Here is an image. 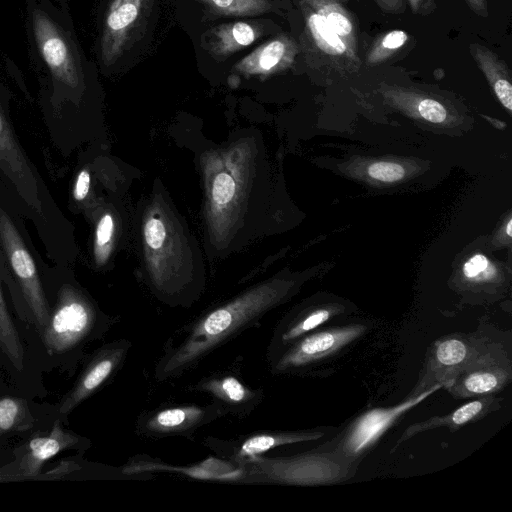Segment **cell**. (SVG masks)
I'll use <instances>...</instances> for the list:
<instances>
[{"mask_svg": "<svg viewBox=\"0 0 512 512\" xmlns=\"http://www.w3.org/2000/svg\"><path fill=\"white\" fill-rule=\"evenodd\" d=\"M79 469L78 463L73 460H63L56 467L46 473L49 478H61Z\"/></svg>", "mask_w": 512, "mask_h": 512, "instance_id": "cell-33", "label": "cell"}, {"mask_svg": "<svg viewBox=\"0 0 512 512\" xmlns=\"http://www.w3.org/2000/svg\"><path fill=\"white\" fill-rule=\"evenodd\" d=\"M512 379V363L503 343L489 347L460 371L446 386L454 398L467 399L501 391Z\"/></svg>", "mask_w": 512, "mask_h": 512, "instance_id": "cell-8", "label": "cell"}, {"mask_svg": "<svg viewBox=\"0 0 512 512\" xmlns=\"http://www.w3.org/2000/svg\"><path fill=\"white\" fill-rule=\"evenodd\" d=\"M114 231L113 215L110 212L103 213L97 220L94 238V258L99 266L104 265L111 254Z\"/></svg>", "mask_w": 512, "mask_h": 512, "instance_id": "cell-28", "label": "cell"}, {"mask_svg": "<svg viewBox=\"0 0 512 512\" xmlns=\"http://www.w3.org/2000/svg\"><path fill=\"white\" fill-rule=\"evenodd\" d=\"M365 324H347L310 332L299 338L271 360L274 373L295 371L335 355L360 338Z\"/></svg>", "mask_w": 512, "mask_h": 512, "instance_id": "cell-9", "label": "cell"}, {"mask_svg": "<svg viewBox=\"0 0 512 512\" xmlns=\"http://www.w3.org/2000/svg\"><path fill=\"white\" fill-rule=\"evenodd\" d=\"M34 425V417L26 399L0 398V436L10 432H23Z\"/></svg>", "mask_w": 512, "mask_h": 512, "instance_id": "cell-26", "label": "cell"}, {"mask_svg": "<svg viewBox=\"0 0 512 512\" xmlns=\"http://www.w3.org/2000/svg\"><path fill=\"white\" fill-rule=\"evenodd\" d=\"M146 0H113L110 4L101 40L102 59L111 64L121 53Z\"/></svg>", "mask_w": 512, "mask_h": 512, "instance_id": "cell-18", "label": "cell"}, {"mask_svg": "<svg viewBox=\"0 0 512 512\" xmlns=\"http://www.w3.org/2000/svg\"><path fill=\"white\" fill-rule=\"evenodd\" d=\"M238 481L297 486L332 485L354 476L358 464L333 450H320L290 456H257L237 464Z\"/></svg>", "mask_w": 512, "mask_h": 512, "instance_id": "cell-3", "label": "cell"}, {"mask_svg": "<svg viewBox=\"0 0 512 512\" xmlns=\"http://www.w3.org/2000/svg\"><path fill=\"white\" fill-rule=\"evenodd\" d=\"M409 40L406 31L394 29L382 34L370 46L365 56L368 67L378 66L390 59Z\"/></svg>", "mask_w": 512, "mask_h": 512, "instance_id": "cell-27", "label": "cell"}, {"mask_svg": "<svg viewBox=\"0 0 512 512\" xmlns=\"http://www.w3.org/2000/svg\"><path fill=\"white\" fill-rule=\"evenodd\" d=\"M295 283L283 278L263 281L203 314L172 342L156 365L155 376L166 380L192 368L220 345L251 327L291 295Z\"/></svg>", "mask_w": 512, "mask_h": 512, "instance_id": "cell-1", "label": "cell"}, {"mask_svg": "<svg viewBox=\"0 0 512 512\" xmlns=\"http://www.w3.org/2000/svg\"><path fill=\"white\" fill-rule=\"evenodd\" d=\"M193 389L211 395L224 414L249 412L262 398L260 390L250 389L229 373L208 376L195 384Z\"/></svg>", "mask_w": 512, "mask_h": 512, "instance_id": "cell-17", "label": "cell"}, {"mask_svg": "<svg viewBox=\"0 0 512 512\" xmlns=\"http://www.w3.org/2000/svg\"><path fill=\"white\" fill-rule=\"evenodd\" d=\"M491 337L475 332L456 333L437 339L428 349L419 379L409 396L442 384L443 388L492 343Z\"/></svg>", "mask_w": 512, "mask_h": 512, "instance_id": "cell-6", "label": "cell"}, {"mask_svg": "<svg viewBox=\"0 0 512 512\" xmlns=\"http://www.w3.org/2000/svg\"><path fill=\"white\" fill-rule=\"evenodd\" d=\"M302 8L305 13L307 29L317 48L336 63L346 60L349 64L358 67L361 61L351 54L346 44L332 30L327 21L306 5L302 4Z\"/></svg>", "mask_w": 512, "mask_h": 512, "instance_id": "cell-22", "label": "cell"}, {"mask_svg": "<svg viewBox=\"0 0 512 512\" xmlns=\"http://www.w3.org/2000/svg\"><path fill=\"white\" fill-rule=\"evenodd\" d=\"M108 326L107 318L82 291L65 285L40 338L49 355H62L101 337Z\"/></svg>", "mask_w": 512, "mask_h": 512, "instance_id": "cell-4", "label": "cell"}, {"mask_svg": "<svg viewBox=\"0 0 512 512\" xmlns=\"http://www.w3.org/2000/svg\"><path fill=\"white\" fill-rule=\"evenodd\" d=\"M501 402L502 398L496 397L495 394L475 397L447 415L431 417L425 421L414 423L404 430L391 453L411 437L430 429L446 427L451 432H455L461 427L476 422L488 414L499 410Z\"/></svg>", "mask_w": 512, "mask_h": 512, "instance_id": "cell-16", "label": "cell"}, {"mask_svg": "<svg viewBox=\"0 0 512 512\" xmlns=\"http://www.w3.org/2000/svg\"><path fill=\"white\" fill-rule=\"evenodd\" d=\"M0 241L27 306L31 321L40 335L48 323L51 309L45 297L33 257L13 221L1 207Z\"/></svg>", "mask_w": 512, "mask_h": 512, "instance_id": "cell-7", "label": "cell"}, {"mask_svg": "<svg viewBox=\"0 0 512 512\" xmlns=\"http://www.w3.org/2000/svg\"><path fill=\"white\" fill-rule=\"evenodd\" d=\"M90 183L91 178L89 170L84 168L78 173L74 183L73 198L75 201L80 203L88 197L90 191Z\"/></svg>", "mask_w": 512, "mask_h": 512, "instance_id": "cell-32", "label": "cell"}, {"mask_svg": "<svg viewBox=\"0 0 512 512\" xmlns=\"http://www.w3.org/2000/svg\"><path fill=\"white\" fill-rule=\"evenodd\" d=\"M512 220L509 219L508 222H507V225H506V233L508 235V237H511L512 236Z\"/></svg>", "mask_w": 512, "mask_h": 512, "instance_id": "cell-38", "label": "cell"}, {"mask_svg": "<svg viewBox=\"0 0 512 512\" xmlns=\"http://www.w3.org/2000/svg\"><path fill=\"white\" fill-rule=\"evenodd\" d=\"M464 277L474 283L491 281L496 277V269L483 254H475L463 265Z\"/></svg>", "mask_w": 512, "mask_h": 512, "instance_id": "cell-30", "label": "cell"}, {"mask_svg": "<svg viewBox=\"0 0 512 512\" xmlns=\"http://www.w3.org/2000/svg\"><path fill=\"white\" fill-rule=\"evenodd\" d=\"M211 9L225 15H252L270 9L267 0H201Z\"/></svg>", "mask_w": 512, "mask_h": 512, "instance_id": "cell-29", "label": "cell"}, {"mask_svg": "<svg viewBox=\"0 0 512 512\" xmlns=\"http://www.w3.org/2000/svg\"><path fill=\"white\" fill-rule=\"evenodd\" d=\"M469 50L496 97L510 112L512 110V84L507 64L496 53L481 44H470Z\"/></svg>", "mask_w": 512, "mask_h": 512, "instance_id": "cell-20", "label": "cell"}, {"mask_svg": "<svg viewBox=\"0 0 512 512\" xmlns=\"http://www.w3.org/2000/svg\"><path fill=\"white\" fill-rule=\"evenodd\" d=\"M88 440L65 429L56 420L47 435L30 439L20 457L17 474L23 478H37L48 460L62 451L86 447Z\"/></svg>", "mask_w": 512, "mask_h": 512, "instance_id": "cell-14", "label": "cell"}, {"mask_svg": "<svg viewBox=\"0 0 512 512\" xmlns=\"http://www.w3.org/2000/svg\"><path fill=\"white\" fill-rule=\"evenodd\" d=\"M443 388L435 384L391 407H375L357 416L337 437L316 449L333 450L352 463L361 458L401 417Z\"/></svg>", "mask_w": 512, "mask_h": 512, "instance_id": "cell-5", "label": "cell"}, {"mask_svg": "<svg viewBox=\"0 0 512 512\" xmlns=\"http://www.w3.org/2000/svg\"><path fill=\"white\" fill-rule=\"evenodd\" d=\"M0 351L17 371L25 366V351L7 304L5 302L0 282Z\"/></svg>", "mask_w": 512, "mask_h": 512, "instance_id": "cell-23", "label": "cell"}, {"mask_svg": "<svg viewBox=\"0 0 512 512\" xmlns=\"http://www.w3.org/2000/svg\"><path fill=\"white\" fill-rule=\"evenodd\" d=\"M131 344L119 340L98 349L87 362L72 388L61 399L58 412L67 415L96 393L120 368Z\"/></svg>", "mask_w": 512, "mask_h": 512, "instance_id": "cell-10", "label": "cell"}, {"mask_svg": "<svg viewBox=\"0 0 512 512\" xmlns=\"http://www.w3.org/2000/svg\"><path fill=\"white\" fill-rule=\"evenodd\" d=\"M325 436L320 429L305 431H267L253 433L242 440L231 441L227 446L212 449L221 452L232 459L236 464L245 460L261 456L269 450L301 442L315 441Z\"/></svg>", "mask_w": 512, "mask_h": 512, "instance_id": "cell-15", "label": "cell"}, {"mask_svg": "<svg viewBox=\"0 0 512 512\" xmlns=\"http://www.w3.org/2000/svg\"><path fill=\"white\" fill-rule=\"evenodd\" d=\"M32 22L37 46L53 77L67 87H78V66L59 26L40 9L33 11Z\"/></svg>", "mask_w": 512, "mask_h": 512, "instance_id": "cell-11", "label": "cell"}, {"mask_svg": "<svg viewBox=\"0 0 512 512\" xmlns=\"http://www.w3.org/2000/svg\"><path fill=\"white\" fill-rule=\"evenodd\" d=\"M6 471L0 469V482L2 481H10L12 479H18L20 478L17 474L16 475H11V474H8V473H5Z\"/></svg>", "mask_w": 512, "mask_h": 512, "instance_id": "cell-37", "label": "cell"}, {"mask_svg": "<svg viewBox=\"0 0 512 512\" xmlns=\"http://www.w3.org/2000/svg\"><path fill=\"white\" fill-rule=\"evenodd\" d=\"M188 232L163 200H154L142 222V243L148 274L160 291H172L180 276H193L195 253Z\"/></svg>", "mask_w": 512, "mask_h": 512, "instance_id": "cell-2", "label": "cell"}, {"mask_svg": "<svg viewBox=\"0 0 512 512\" xmlns=\"http://www.w3.org/2000/svg\"><path fill=\"white\" fill-rule=\"evenodd\" d=\"M301 3L321 15L346 44L351 54L360 60L357 50L356 24L352 14L344 5V0H301Z\"/></svg>", "mask_w": 512, "mask_h": 512, "instance_id": "cell-21", "label": "cell"}, {"mask_svg": "<svg viewBox=\"0 0 512 512\" xmlns=\"http://www.w3.org/2000/svg\"><path fill=\"white\" fill-rule=\"evenodd\" d=\"M470 9L477 15L486 17L488 15L487 0H465Z\"/></svg>", "mask_w": 512, "mask_h": 512, "instance_id": "cell-36", "label": "cell"}, {"mask_svg": "<svg viewBox=\"0 0 512 512\" xmlns=\"http://www.w3.org/2000/svg\"><path fill=\"white\" fill-rule=\"evenodd\" d=\"M379 8L390 14H399L404 11V0H374Z\"/></svg>", "mask_w": 512, "mask_h": 512, "instance_id": "cell-35", "label": "cell"}, {"mask_svg": "<svg viewBox=\"0 0 512 512\" xmlns=\"http://www.w3.org/2000/svg\"><path fill=\"white\" fill-rule=\"evenodd\" d=\"M297 52L296 43L289 37L281 36L243 58L235 68L244 74L267 76L290 67Z\"/></svg>", "mask_w": 512, "mask_h": 512, "instance_id": "cell-19", "label": "cell"}, {"mask_svg": "<svg viewBox=\"0 0 512 512\" xmlns=\"http://www.w3.org/2000/svg\"><path fill=\"white\" fill-rule=\"evenodd\" d=\"M213 34L212 51L219 56H225L246 47L257 37L254 27L245 22L220 26L213 31Z\"/></svg>", "mask_w": 512, "mask_h": 512, "instance_id": "cell-25", "label": "cell"}, {"mask_svg": "<svg viewBox=\"0 0 512 512\" xmlns=\"http://www.w3.org/2000/svg\"><path fill=\"white\" fill-rule=\"evenodd\" d=\"M222 415L215 402L207 406L182 405L150 412L141 417L138 426L142 434L151 437L188 435Z\"/></svg>", "mask_w": 512, "mask_h": 512, "instance_id": "cell-13", "label": "cell"}, {"mask_svg": "<svg viewBox=\"0 0 512 512\" xmlns=\"http://www.w3.org/2000/svg\"><path fill=\"white\" fill-rule=\"evenodd\" d=\"M386 93L396 103H401L404 106L409 105L421 118L431 123L439 124L447 119V108L435 98L395 87H388Z\"/></svg>", "mask_w": 512, "mask_h": 512, "instance_id": "cell-24", "label": "cell"}, {"mask_svg": "<svg viewBox=\"0 0 512 512\" xmlns=\"http://www.w3.org/2000/svg\"><path fill=\"white\" fill-rule=\"evenodd\" d=\"M414 14L427 16L434 11L435 0H407Z\"/></svg>", "mask_w": 512, "mask_h": 512, "instance_id": "cell-34", "label": "cell"}, {"mask_svg": "<svg viewBox=\"0 0 512 512\" xmlns=\"http://www.w3.org/2000/svg\"><path fill=\"white\" fill-rule=\"evenodd\" d=\"M0 169L30 209L42 212L40 185L0 107Z\"/></svg>", "mask_w": 512, "mask_h": 512, "instance_id": "cell-12", "label": "cell"}, {"mask_svg": "<svg viewBox=\"0 0 512 512\" xmlns=\"http://www.w3.org/2000/svg\"><path fill=\"white\" fill-rule=\"evenodd\" d=\"M368 175L382 182H396L405 176V169L395 162L378 161L372 163L367 169Z\"/></svg>", "mask_w": 512, "mask_h": 512, "instance_id": "cell-31", "label": "cell"}]
</instances>
